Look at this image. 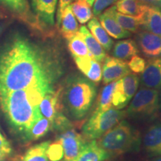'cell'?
I'll list each match as a JSON object with an SVG mask.
<instances>
[{"mask_svg":"<svg viewBox=\"0 0 161 161\" xmlns=\"http://www.w3.org/2000/svg\"><path fill=\"white\" fill-rule=\"evenodd\" d=\"M160 108L159 90L141 87L134 96L125 112L128 117L135 120L150 121L158 116Z\"/></svg>","mask_w":161,"mask_h":161,"instance_id":"obj_5","label":"cell"},{"mask_svg":"<svg viewBox=\"0 0 161 161\" xmlns=\"http://www.w3.org/2000/svg\"><path fill=\"white\" fill-rule=\"evenodd\" d=\"M142 145L148 156H161V121L147 129L142 137Z\"/></svg>","mask_w":161,"mask_h":161,"instance_id":"obj_14","label":"cell"},{"mask_svg":"<svg viewBox=\"0 0 161 161\" xmlns=\"http://www.w3.org/2000/svg\"><path fill=\"white\" fill-rule=\"evenodd\" d=\"M68 49L72 58L76 57H92L84 42L81 34L78 31L76 35L67 40Z\"/></svg>","mask_w":161,"mask_h":161,"instance_id":"obj_26","label":"cell"},{"mask_svg":"<svg viewBox=\"0 0 161 161\" xmlns=\"http://www.w3.org/2000/svg\"><path fill=\"white\" fill-rule=\"evenodd\" d=\"M72 3V0H59L58 5L57 14H56V20H57V27L59 28L61 21V15L68 6H69Z\"/></svg>","mask_w":161,"mask_h":161,"instance_id":"obj_35","label":"cell"},{"mask_svg":"<svg viewBox=\"0 0 161 161\" xmlns=\"http://www.w3.org/2000/svg\"><path fill=\"white\" fill-rule=\"evenodd\" d=\"M79 31L83 36L86 47L92 58L98 63H102L106 58V51L103 49L101 44L96 40L95 37L90 33L89 29L86 26L82 25L79 28Z\"/></svg>","mask_w":161,"mask_h":161,"instance_id":"obj_20","label":"cell"},{"mask_svg":"<svg viewBox=\"0 0 161 161\" xmlns=\"http://www.w3.org/2000/svg\"><path fill=\"white\" fill-rule=\"evenodd\" d=\"M50 142V141H45L31 147L25 153L21 161H49L46 152Z\"/></svg>","mask_w":161,"mask_h":161,"instance_id":"obj_29","label":"cell"},{"mask_svg":"<svg viewBox=\"0 0 161 161\" xmlns=\"http://www.w3.org/2000/svg\"><path fill=\"white\" fill-rule=\"evenodd\" d=\"M125 110L111 109L104 112H93L82 128V136L86 140L102 137L125 117Z\"/></svg>","mask_w":161,"mask_h":161,"instance_id":"obj_6","label":"cell"},{"mask_svg":"<svg viewBox=\"0 0 161 161\" xmlns=\"http://www.w3.org/2000/svg\"><path fill=\"white\" fill-rule=\"evenodd\" d=\"M97 93L96 83L80 74L69 76L61 88L60 97L66 112L74 120H81L90 112Z\"/></svg>","mask_w":161,"mask_h":161,"instance_id":"obj_3","label":"cell"},{"mask_svg":"<svg viewBox=\"0 0 161 161\" xmlns=\"http://www.w3.org/2000/svg\"><path fill=\"white\" fill-rule=\"evenodd\" d=\"M142 29L161 36V14L156 8L147 6L143 16Z\"/></svg>","mask_w":161,"mask_h":161,"instance_id":"obj_24","label":"cell"},{"mask_svg":"<svg viewBox=\"0 0 161 161\" xmlns=\"http://www.w3.org/2000/svg\"><path fill=\"white\" fill-rule=\"evenodd\" d=\"M140 78L130 73L116 81L112 96V108L121 110L128 105L137 91Z\"/></svg>","mask_w":161,"mask_h":161,"instance_id":"obj_8","label":"cell"},{"mask_svg":"<svg viewBox=\"0 0 161 161\" xmlns=\"http://www.w3.org/2000/svg\"><path fill=\"white\" fill-rule=\"evenodd\" d=\"M50 128H52L51 122L42 116L30 128L29 131L25 133V137L26 140L30 141L37 140L45 136L49 131Z\"/></svg>","mask_w":161,"mask_h":161,"instance_id":"obj_28","label":"cell"},{"mask_svg":"<svg viewBox=\"0 0 161 161\" xmlns=\"http://www.w3.org/2000/svg\"><path fill=\"white\" fill-rule=\"evenodd\" d=\"M157 8V9H158V11H160V13L161 14V6H160V7H158V8Z\"/></svg>","mask_w":161,"mask_h":161,"instance_id":"obj_43","label":"cell"},{"mask_svg":"<svg viewBox=\"0 0 161 161\" xmlns=\"http://www.w3.org/2000/svg\"><path fill=\"white\" fill-rule=\"evenodd\" d=\"M87 28L92 36L101 44L103 49L107 52L112 49L114 45V40L111 39L110 36L108 35L102 25H101L98 19L94 17L88 22Z\"/></svg>","mask_w":161,"mask_h":161,"instance_id":"obj_22","label":"cell"},{"mask_svg":"<svg viewBox=\"0 0 161 161\" xmlns=\"http://www.w3.org/2000/svg\"><path fill=\"white\" fill-rule=\"evenodd\" d=\"M98 17L101 25L110 37L115 39H124L130 37L131 35L130 31L124 29L119 25L116 19L107 10L101 14Z\"/></svg>","mask_w":161,"mask_h":161,"instance_id":"obj_19","label":"cell"},{"mask_svg":"<svg viewBox=\"0 0 161 161\" xmlns=\"http://www.w3.org/2000/svg\"><path fill=\"white\" fill-rule=\"evenodd\" d=\"M5 16L3 14V13H1V12H0V20H1L2 19H3V18H5Z\"/></svg>","mask_w":161,"mask_h":161,"instance_id":"obj_41","label":"cell"},{"mask_svg":"<svg viewBox=\"0 0 161 161\" xmlns=\"http://www.w3.org/2000/svg\"><path fill=\"white\" fill-rule=\"evenodd\" d=\"M90 6L81 0H77L71 4V9L77 21L85 24L94 17Z\"/></svg>","mask_w":161,"mask_h":161,"instance_id":"obj_30","label":"cell"},{"mask_svg":"<svg viewBox=\"0 0 161 161\" xmlns=\"http://www.w3.org/2000/svg\"><path fill=\"white\" fill-rule=\"evenodd\" d=\"M0 149L3 151L5 153H6L8 155L11 154L12 151V148L9 142L6 140L5 136H4L1 133H0Z\"/></svg>","mask_w":161,"mask_h":161,"instance_id":"obj_36","label":"cell"},{"mask_svg":"<svg viewBox=\"0 0 161 161\" xmlns=\"http://www.w3.org/2000/svg\"><path fill=\"white\" fill-rule=\"evenodd\" d=\"M136 44L143 55L149 58L161 57V36L142 31L136 35Z\"/></svg>","mask_w":161,"mask_h":161,"instance_id":"obj_11","label":"cell"},{"mask_svg":"<svg viewBox=\"0 0 161 161\" xmlns=\"http://www.w3.org/2000/svg\"><path fill=\"white\" fill-rule=\"evenodd\" d=\"M141 142L140 132L129 122L122 120L98 139L97 143L113 156L137 152Z\"/></svg>","mask_w":161,"mask_h":161,"instance_id":"obj_4","label":"cell"},{"mask_svg":"<svg viewBox=\"0 0 161 161\" xmlns=\"http://www.w3.org/2000/svg\"><path fill=\"white\" fill-rule=\"evenodd\" d=\"M18 19L23 22L34 31L43 36H49L51 30L45 27L31 11L29 0H0Z\"/></svg>","mask_w":161,"mask_h":161,"instance_id":"obj_7","label":"cell"},{"mask_svg":"<svg viewBox=\"0 0 161 161\" xmlns=\"http://www.w3.org/2000/svg\"><path fill=\"white\" fill-rule=\"evenodd\" d=\"M52 128L60 131V133L70 128H72L71 122L64 116L61 112L58 113L54 120L52 122Z\"/></svg>","mask_w":161,"mask_h":161,"instance_id":"obj_32","label":"cell"},{"mask_svg":"<svg viewBox=\"0 0 161 161\" xmlns=\"http://www.w3.org/2000/svg\"><path fill=\"white\" fill-rule=\"evenodd\" d=\"M75 1H77V0H75ZM81 1L85 2V3H87L88 5L90 6V7H92V5H93L95 0H81Z\"/></svg>","mask_w":161,"mask_h":161,"instance_id":"obj_39","label":"cell"},{"mask_svg":"<svg viewBox=\"0 0 161 161\" xmlns=\"http://www.w3.org/2000/svg\"><path fill=\"white\" fill-rule=\"evenodd\" d=\"M140 82L142 87L160 90L161 87V57L151 58L146 62L141 73Z\"/></svg>","mask_w":161,"mask_h":161,"instance_id":"obj_12","label":"cell"},{"mask_svg":"<svg viewBox=\"0 0 161 161\" xmlns=\"http://www.w3.org/2000/svg\"><path fill=\"white\" fill-rule=\"evenodd\" d=\"M8 154H6V153H5L3 151H2L1 149H0V161H3L4 160H5L6 156Z\"/></svg>","mask_w":161,"mask_h":161,"instance_id":"obj_38","label":"cell"},{"mask_svg":"<svg viewBox=\"0 0 161 161\" xmlns=\"http://www.w3.org/2000/svg\"><path fill=\"white\" fill-rule=\"evenodd\" d=\"M112 17L116 19L121 27L124 29L130 31V33H138L142 29V23H143V17H134L123 14L116 11L115 5H112L109 8L107 9Z\"/></svg>","mask_w":161,"mask_h":161,"instance_id":"obj_18","label":"cell"},{"mask_svg":"<svg viewBox=\"0 0 161 161\" xmlns=\"http://www.w3.org/2000/svg\"><path fill=\"white\" fill-rule=\"evenodd\" d=\"M1 30H2V29H1V26H0V32H1Z\"/></svg>","mask_w":161,"mask_h":161,"instance_id":"obj_44","label":"cell"},{"mask_svg":"<svg viewBox=\"0 0 161 161\" xmlns=\"http://www.w3.org/2000/svg\"><path fill=\"white\" fill-rule=\"evenodd\" d=\"M160 108H161V90H160Z\"/></svg>","mask_w":161,"mask_h":161,"instance_id":"obj_42","label":"cell"},{"mask_svg":"<svg viewBox=\"0 0 161 161\" xmlns=\"http://www.w3.org/2000/svg\"><path fill=\"white\" fill-rule=\"evenodd\" d=\"M59 29L61 35L66 40L73 37L79 31L78 21L72 13L71 5L68 6L62 14Z\"/></svg>","mask_w":161,"mask_h":161,"instance_id":"obj_21","label":"cell"},{"mask_svg":"<svg viewBox=\"0 0 161 161\" xmlns=\"http://www.w3.org/2000/svg\"><path fill=\"white\" fill-rule=\"evenodd\" d=\"M130 74L128 64L124 60L113 56H106L102 68V80L105 84L116 81Z\"/></svg>","mask_w":161,"mask_h":161,"instance_id":"obj_10","label":"cell"},{"mask_svg":"<svg viewBox=\"0 0 161 161\" xmlns=\"http://www.w3.org/2000/svg\"><path fill=\"white\" fill-rule=\"evenodd\" d=\"M127 64H128V66L130 70H131L134 73L141 74L146 68V61L142 57H140L138 55H134L131 58H130V60L127 63Z\"/></svg>","mask_w":161,"mask_h":161,"instance_id":"obj_33","label":"cell"},{"mask_svg":"<svg viewBox=\"0 0 161 161\" xmlns=\"http://www.w3.org/2000/svg\"><path fill=\"white\" fill-rule=\"evenodd\" d=\"M142 5L158 8L161 6V0H138Z\"/></svg>","mask_w":161,"mask_h":161,"instance_id":"obj_37","label":"cell"},{"mask_svg":"<svg viewBox=\"0 0 161 161\" xmlns=\"http://www.w3.org/2000/svg\"><path fill=\"white\" fill-rule=\"evenodd\" d=\"M111 158V155L101 148L97 141H86V144L79 154L73 161H105Z\"/></svg>","mask_w":161,"mask_h":161,"instance_id":"obj_17","label":"cell"},{"mask_svg":"<svg viewBox=\"0 0 161 161\" xmlns=\"http://www.w3.org/2000/svg\"><path fill=\"white\" fill-rule=\"evenodd\" d=\"M116 81L106 84L101 90L97 99V106L94 112H104L112 108V96Z\"/></svg>","mask_w":161,"mask_h":161,"instance_id":"obj_27","label":"cell"},{"mask_svg":"<svg viewBox=\"0 0 161 161\" xmlns=\"http://www.w3.org/2000/svg\"><path fill=\"white\" fill-rule=\"evenodd\" d=\"M64 149V161H73L82 150L86 140L73 128L61 132L58 136Z\"/></svg>","mask_w":161,"mask_h":161,"instance_id":"obj_9","label":"cell"},{"mask_svg":"<svg viewBox=\"0 0 161 161\" xmlns=\"http://www.w3.org/2000/svg\"><path fill=\"white\" fill-rule=\"evenodd\" d=\"M119 0H95L92 5V14L97 17L108 8L117 3Z\"/></svg>","mask_w":161,"mask_h":161,"instance_id":"obj_34","label":"cell"},{"mask_svg":"<svg viewBox=\"0 0 161 161\" xmlns=\"http://www.w3.org/2000/svg\"><path fill=\"white\" fill-rule=\"evenodd\" d=\"M78 69L83 73L86 78L94 82L98 83L102 77V69L100 63L92 57H76L73 58Z\"/></svg>","mask_w":161,"mask_h":161,"instance_id":"obj_16","label":"cell"},{"mask_svg":"<svg viewBox=\"0 0 161 161\" xmlns=\"http://www.w3.org/2000/svg\"><path fill=\"white\" fill-rule=\"evenodd\" d=\"M148 161H161V156H157V157H153L152 159Z\"/></svg>","mask_w":161,"mask_h":161,"instance_id":"obj_40","label":"cell"},{"mask_svg":"<svg viewBox=\"0 0 161 161\" xmlns=\"http://www.w3.org/2000/svg\"><path fill=\"white\" fill-rule=\"evenodd\" d=\"M116 11L134 17H143L147 5L141 4L138 0H119L115 5Z\"/></svg>","mask_w":161,"mask_h":161,"instance_id":"obj_25","label":"cell"},{"mask_svg":"<svg viewBox=\"0 0 161 161\" xmlns=\"http://www.w3.org/2000/svg\"><path fill=\"white\" fill-rule=\"evenodd\" d=\"M60 92L61 88L52 90L44 96L40 104V110L43 116L51 122L54 120L60 109Z\"/></svg>","mask_w":161,"mask_h":161,"instance_id":"obj_15","label":"cell"},{"mask_svg":"<svg viewBox=\"0 0 161 161\" xmlns=\"http://www.w3.org/2000/svg\"><path fill=\"white\" fill-rule=\"evenodd\" d=\"M138 53L137 44L131 39L119 40L112 47L113 57L122 60L130 59Z\"/></svg>","mask_w":161,"mask_h":161,"instance_id":"obj_23","label":"cell"},{"mask_svg":"<svg viewBox=\"0 0 161 161\" xmlns=\"http://www.w3.org/2000/svg\"><path fill=\"white\" fill-rule=\"evenodd\" d=\"M46 154L49 161H60L64 158L63 146L59 140L57 139L55 142H50Z\"/></svg>","mask_w":161,"mask_h":161,"instance_id":"obj_31","label":"cell"},{"mask_svg":"<svg viewBox=\"0 0 161 161\" xmlns=\"http://www.w3.org/2000/svg\"><path fill=\"white\" fill-rule=\"evenodd\" d=\"M62 74L55 52L16 36L0 53V92L54 85Z\"/></svg>","mask_w":161,"mask_h":161,"instance_id":"obj_1","label":"cell"},{"mask_svg":"<svg viewBox=\"0 0 161 161\" xmlns=\"http://www.w3.org/2000/svg\"><path fill=\"white\" fill-rule=\"evenodd\" d=\"M54 85H39L25 90L0 92V105L14 128L27 133L41 117L40 104Z\"/></svg>","mask_w":161,"mask_h":161,"instance_id":"obj_2","label":"cell"},{"mask_svg":"<svg viewBox=\"0 0 161 161\" xmlns=\"http://www.w3.org/2000/svg\"><path fill=\"white\" fill-rule=\"evenodd\" d=\"M57 3L58 0H31L34 14L40 23L49 29L55 25Z\"/></svg>","mask_w":161,"mask_h":161,"instance_id":"obj_13","label":"cell"}]
</instances>
